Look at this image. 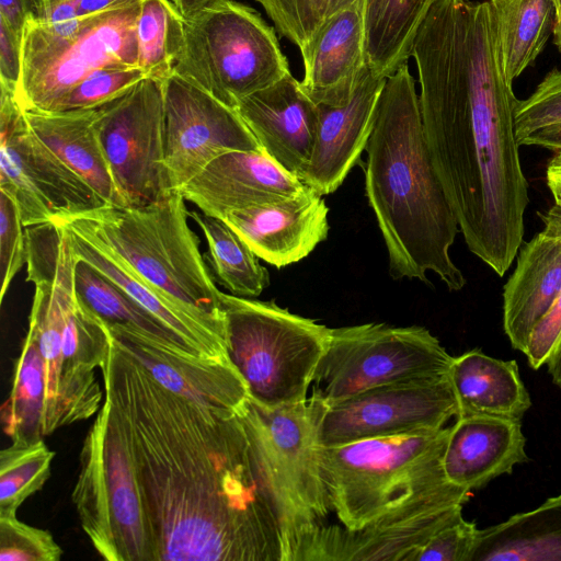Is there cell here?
I'll list each match as a JSON object with an SVG mask.
<instances>
[{
  "label": "cell",
  "instance_id": "cell-45",
  "mask_svg": "<svg viewBox=\"0 0 561 561\" xmlns=\"http://www.w3.org/2000/svg\"><path fill=\"white\" fill-rule=\"evenodd\" d=\"M82 19L79 15V0H53L46 4L43 19L38 22L57 35L69 36L78 31Z\"/></svg>",
  "mask_w": 561,
  "mask_h": 561
},
{
  "label": "cell",
  "instance_id": "cell-28",
  "mask_svg": "<svg viewBox=\"0 0 561 561\" xmlns=\"http://www.w3.org/2000/svg\"><path fill=\"white\" fill-rule=\"evenodd\" d=\"M68 229V228H67ZM75 255L111 279L128 296L176 333L202 358H226L227 343L160 295L119 259L68 229Z\"/></svg>",
  "mask_w": 561,
  "mask_h": 561
},
{
  "label": "cell",
  "instance_id": "cell-11",
  "mask_svg": "<svg viewBox=\"0 0 561 561\" xmlns=\"http://www.w3.org/2000/svg\"><path fill=\"white\" fill-rule=\"evenodd\" d=\"M451 360L423 327L368 322L334 328L311 396L329 405L388 383L448 374Z\"/></svg>",
  "mask_w": 561,
  "mask_h": 561
},
{
  "label": "cell",
  "instance_id": "cell-34",
  "mask_svg": "<svg viewBox=\"0 0 561 561\" xmlns=\"http://www.w3.org/2000/svg\"><path fill=\"white\" fill-rule=\"evenodd\" d=\"M45 404L44 362L28 331L14 363L11 391L0 409L3 432L12 443H32L45 437Z\"/></svg>",
  "mask_w": 561,
  "mask_h": 561
},
{
  "label": "cell",
  "instance_id": "cell-20",
  "mask_svg": "<svg viewBox=\"0 0 561 561\" xmlns=\"http://www.w3.org/2000/svg\"><path fill=\"white\" fill-rule=\"evenodd\" d=\"M261 148L304 180L316 138L318 105L291 73L236 106Z\"/></svg>",
  "mask_w": 561,
  "mask_h": 561
},
{
  "label": "cell",
  "instance_id": "cell-47",
  "mask_svg": "<svg viewBox=\"0 0 561 561\" xmlns=\"http://www.w3.org/2000/svg\"><path fill=\"white\" fill-rule=\"evenodd\" d=\"M547 165V185L554 199V205L561 208V148Z\"/></svg>",
  "mask_w": 561,
  "mask_h": 561
},
{
  "label": "cell",
  "instance_id": "cell-22",
  "mask_svg": "<svg viewBox=\"0 0 561 561\" xmlns=\"http://www.w3.org/2000/svg\"><path fill=\"white\" fill-rule=\"evenodd\" d=\"M543 228L524 244L503 290V328L524 352L536 323L561 291V208L538 213Z\"/></svg>",
  "mask_w": 561,
  "mask_h": 561
},
{
  "label": "cell",
  "instance_id": "cell-40",
  "mask_svg": "<svg viewBox=\"0 0 561 561\" xmlns=\"http://www.w3.org/2000/svg\"><path fill=\"white\" fill-rule=\"evenodd\" d=\"M62 549L53 535L16 515L0 516V561H59Z\"/></svg>",
  "mask_w": 561,
  "mask_h": 561
},
{
  "label": "cell",
  "instance_id": "cell-13",
  "mask_svg": "<svg viewBox=\"0 0 561 561\" xmlns=\"http://www.w3.org/2000/svg\"><path fill=\"white\" fill-rule=\"evenodd\" d=\"M95 130L124 207L172 191L165 167L163 81L146 77L96 110Z\"/></svg>",
  "mask_w": 561,
  "mask_h": 561
},
{
  "label": "cell",
  "instance_id": "cell-37",
  "mask_svg": "<svg viewBox=\"0 0 561 561\" xmlns=\"http://www.w3.org/2000/svg\"><path fill=\"white\" fill-rule=\"evenodd\" d=\"M265 10L277 34L300 51L309 46L331 19V0H255Z\"/></svg>",
  "mask_w": 561,
  "mask_h": 561
},
{
  "label": "cell",
  "instance_id": "cell-17",
  "mask_svg": "<svg viewBox=\"0 0 561 561\" xmlns=\"http://www.w3.org/2000/svg\"><path fill=\"white\" fill-rule=\"evenodd\" d=\"M307 185L263 149L226 152L209 162L179 192L202 213L224 218L301 193Z\"/></svg>",
  "mask_w": 561,
  "mask_h": 561
},
{
  "label": "cell",
  "instance_id": "cell-25",
  "mask_svg": "<svg viewBox=\"0 0 561 561\" xmlns=\"http://www.w3.org/2000/svg\"><path fill=\"white\" fill-rule=\"evenodd\" d=\"M26 280L34 284L35 291L30 313L28 331L39 348L46 379V404L44 435L84 421L94 413L80 399L67 373L62 354V318L56 290L46 271L27 259Z\"/></svg>",
  "mask_w": 561,
  "mask_h": 561
},
{
  "label": "cell",
  "instance_id": "cell-41",
  "mask_svg": "<svg viewBox=\"0 0 561 561\" xmlns=\"http://www.w3.org/2000/svg\"><path fill=\"white\" fill-rule=\"evenodd\" d=\"M26 263V237L21 211L15 197L0 188V300L16 273Z\"/></svg>",
  "mask_w": 561,
  "mask_h": 561
},
{
  "label": "cell",
  "instance_id": "cell-16",
  "mask_svg": "<svg viewBox=\"0 0 561 561\" xmlns=\"http://www.w3.org/2000/svg\"><path fill=\"white\" fill-rule=\"evenodd\" d=\"M165 167L172 191H180L217 157L261 150L236 108L173 71L163 81Z\"/></svg>",
  "mask_w": 561,
  "mask_h": 561
},
{
  "label": "cell",
  "instance_id": "cell-4",
  "mask_svg": "<svg viewBox=\"0 0 561 561\" xmlns=\"http://www.w3.org/2000/svg\"><path fill=\"white\" fill-rule=\"evenodd\" d=\"M188 218L185 198L173 191L145 206L106 205L58 224L111 252L156 291L226 341L222 291L202 256L199 238Z\"/></svg>",
  "mask_w": 561,
  "mask_h": 561
},
{
  "label": "cell",
  "instance_id": "cell-52",
  "mask_svg": "<svg viewBox=\"0 0 561 561\" xmlns=\"http://www.w3.org/2000/svg\"><path fill=\"white\" fill-rule=\"evenodd\" d=\"M547 144L553 150L561 148V126L549 129L546 134Z\"/></svg>",
  "mask_w": 561,
  "mask_h": 561
},
{
  "label": "cell",
  "instance_id": "cell-32",
  "mask_svg": "<svg viewBox=\"0 0 561 561\" xmlns=\"http://www.w3.org/2000/svg\"><path fill=\"white\" fill-rule=\"evenodd\" d=\"M75 289L80 304L99 318L108 330L146 332L196 355L176 333L111 279L80 259L75 267Z\"/></svg>",
  "mask_w": 561,
  "mask_h": 561
},
{
  "label": "cell",
  "instance_id": "cell-18",
  "mask_svg": "<svg viewBox=\"0 0 561 561\" xmlns=\"http://www.w3.org/2000/svg\"><path fill=\"white\" fill-rule=\"evenodd\" d=\"M164 388L207 407L238 411L249 399L247 383L226 358H201L141 331L108 330Z\"/></svg>",
  "mask_w": 561,
  "mask_h": 561
},
{
  "label": "cell",
  "instance_id": "cell-49",
  "mask_svg": "<svg viewBox=\"0 0 561 561\" xmlns=\"http://www.w3.org/2000/svg\"><path fill=\"white\" fill-rule=\"evenodd\" d=\"M184 19L229 0H171Z\"/></svg>",
  "mask_w": 561,
  "mask_h": 561
},
{
  "label": "cell",
  "instance_id": "cell-19",
  "mask_svg": "<svg viewBox=\"0 0 561 561\" xmlns=\"http://www.w3.org/2000/svg\"><path fill=\"white\" fill-rule=\"evenodd\" d=\"M328 214L322 196L307 186L293 197L233 210L222 219L260 260L280 268L305 259L328 238Z\"/></svg>",
  "mask_w": 561,
  "mask_h": 561
},
{
  "label": "cell",
  "instance_id": "cell-29",
  "mask_svg": "<svg viewBox=\"0 0 561 561\" xmlns=\"http://www.w3.org/2000/svg\"><path fill=\"white\" fill-rule=\"evenodd\" d=\"M469 561H561V499L479 529Z\"/></svg>",
  "mask_w": 561,
  "mask_h": 561
},
{
  "label": "cell",
  "instance_id": "cell-48",
  "mask_svg": "<svg viewBox=\"0 0 561 561\" xmlns=\"http://www.w3.org/2000/svg\"><path fill=\"white\" fill-rule=\"evenodd\" d=\"M131 1L135 0H79V15L80 18L90 16Z\"/></svg>",
  "mask_w": 561,
  "mask_h": 561
},
{
  "label": "cell",
  "instance_id": "cell-46",
  "mask_svg": "<svg viewBox=\"0 0 561 561\" xmlns=\"http://www.w3.org/2000/svg\"><path fill=\"white\" fill-rule=\"evenodd\" d=\"M45 7L44 0H0V19L23 37L27 21H41Z\"/></svg>",
  "mask_w": 561,
  "mask_h": 561
},
{
  "label": "cell",
  "instance_id": "cell-30",
  "mask_svg": "<svg viewBox=\"0 0 561 561\" xmlns=\"http://www.w3.org/2000/svg\"><path fill=\"white\" fill-rule=\"evenodd\" d=\"M436 0H360L368 68L387 78L412 57L417 31Z\"/></svg>",
  "mask_w": 561,
  "mask_h": 561
},
{
  "label": "cell",
  "instance_id": "cell-15",
  "mask_svg": "<svg viewBox=\"0 0 561 561\" xmlns=\"http://www.w3.org/2000/svg\"><path fill=\"white\" fill-rule=\"evenodd\" d=\"M448 374L376 387L327 405L319 425L322 447L389 435L433 431L457 417Z\"/></svg>",
  "mask_w": 561,
  "mask_h": 561
},
{
  "label": "cell",
  "instance_id": "cell-5",
  "mask_svg": "<svg viewBox=\"0 0 561 561\" xmlns=\"http://www.w3.org/2000/svg\"><path fill=\"white\" fill-rule=\"evenodd\" d=\"M449 427L320 446L322 478L341 525L359 529L450 483L443 470Z\"/></svg>",
  "mask_w": 561,
  "mask_h": 561
},
{
  "label": "cell",
  "instance_id": "cell-54",
  "mask_svg": "<svg viewBox=\"0 0 561 561\" xmlns=\"http://www.w3.org/2000/svg\"><path fill=\"white\" fill-rule=\"evenodd\" d=\"M558 497H559V499H561V494H560V495H558Z\"/></svg>",
  "mask_w": 561,
  "mask_h": 561
},
{
  "label": "cell",
  "instance_id": "cell-23",
  "mask_svg": "<svg viewBox=\"0 0 561 561\" xmlns=\"http://www.w3.org/2000/svg\"><path fill=\"white\" fill-rule=\"evenodd\" d=\"M300 55L305 93L316 104H347L369 71L360 0L331 16Z\"/></svg>",
  "mask_w": 561,
  "mask_h": 561
},
{
  "label": "cell",
  "instance_id": "cell-50",
  "mask_svg": "<svg viewBox=\"0 0 561 561\" xmlns=\"http://www.w3.org/2000/svg\"><path fill=\"white\" fill-rule=\"evenodd\" d=\"M546 365L553 383L561 388V339L553 348Z\"/></svg>",
  "mask_w": 561,
  "mask_h": 561
},
{
  "label": "cell",
  "instance_id": "cell-2",
  "mask_svg": "<svg viewBox=\"0 0 561 561\" xmlns=\"http://www.w3.org/2000/svg\"><path fill=\"white\" fill-rule=\"evenodd\" d=\"M424 136L469 249L503 276L529 203L507 80L489 1L436 0L413 46Z\"/></svg>",
  "mask_w": 561,
  "mask_h": 561
},
{
  "label": "cell",
  "instance_id": "cell-51",
  "mask_svg": "<svg viewBox=\"0 0 561 561\" xmlns=\"http://www.w3.org/2000/svg\"><path fill=\"white\" fill-rule=\"evenodd\" d=\"M554 2V24L553 36L554 43L561 51V0H553Z\"/></svg>",
  "mask_w": 561,
  "mask_h": 561
},
{
  "label": "cell",
  "instance_id": "cell-3",
  "mask_svg": "<svg viewBox=\"0 0 561 561\" xmlns=\"http://www.w3.org/2000/svg\"><path fill=\"white\" fill-rule=\"evenodd\" d=\"M365 151V194L391 278L431 284L432 272L450 291L462 289L466 278L449 253L459 226L430 157L408 64L386 78Z\"/></svg>",
  "mask_w": 561,
  "mask_h": 561
},
{
  "label": "cell",
  "instance_id": "cell-53",
  "mask_svg": "<svg viewBox=\"0 0 561 561\" xmlns=\"http://www.w3.org/2000/svg\"><path fill=\"white\" fill-rule=\"evenodd\" d=\"M50 1H53V0H44L45 4H47V3H48V2H50Z\"/></svg>",
  "mask_w": 561,
  "mask_h": 561
},
{
  "label": "cell",
  "instance_id": "cell-33",
  "mask_svg": "<svg viewBox=\"0 0 561 561\" xmlns=\"http://www.w3.org/2000/svg\"><path fill=\"white\" fill-rule=\"evenodd\" d=\"M202 229L214 279L232 295L254 298L270 285L268 271L242 238L221 218L190 211Z\"/></svg>",
  "mask_w": 561,
  "mask_h": 561
},
{
  "label": "cell",
  "instance_id": "cell-39",
  "mask_svg": "<svg viewBox=\"0 0 561 561\" xmlns=\"http://www.w3.org/2000/svg\"><path fill=\"white\" fill-rule=\"evenodd\" d=\"M515 133L522 146L530 135L561 126V71L551 70L526 100L515 108Z\"/></svg>",
  "mask_w": 561,
  "mask_h": 561
},
{
  "label": "cell",
  "instance_id": "cell-44",
  "mask_svg": "<svg viewBox=\"0 0 561 561\" xmlns=\"http://www.w3.org/2000/svg\"><path fill=\"white\" fill-rule=\"evenodd\" d=\"M22 41L23 37L0 19V84L14 94L22 73Z\"/></svg>",
  "mask_w": 561,
  "mask_h": 561
},
{
  "label": "cell",
  "instance_id": "cell-38",
  "mask_svg": "<svg viewBox=\"0 0 561 561\" xmlns=\"http://www.w3.org/2000/svg\"><path fill=\"white\" fill-rule=\"evenodd\" d=\"M146 77L139 67L101 69L75 85L50 112L99 107L121 96Z\"/></svg>",
  "mask_w": 561,
  "mask_h": 561
},
{
  "label": "cell",
  "instance_id": "cell-21",
  "mask_svg": "<svg viewBox=\"0 0 561 561\" xmlns=\"http://www.w3.org/2000/svg\"><path fill=\"white\" fill-rule=\"evenodd\" d=\"M386 78L370 70L343 106L318 105L311 158L302 182L321 196L336 191L366 149Z\"/></svg>",
  "mask_w": 561,
  "mask_h": 561
},
{
  "label": "cell",
  "instance_id": "cell-42",
  "mask_svg": "<svg viewBox=\"0 0 561 561\" xmlns=\"http://www.w3.org/2000/svg\"><path fill=\"white\" fill-rule=\"evenodd\" d=\"M479 529L462 516L435 533L413 561H469Z\"/></svg>",
  "mask_w": 561,
  "mask_h": 561
},
{
  "label": "cell",
  "instance_id": "cell-6",
  "mask_svg": "<svg viewBox=\"0 0 561 561\" xmlns=\"http://www.w3.org/2000/svg\"><path fill=\"white\" fill-rule=\"evenodd\" d=\"M327 404L319 399L266 409L249 399L240 409L255 461L276 514L283 561H296L305 540L332 512L322 478L319 425Z\"/></svg>",
  "mask_w": 561,
  "mask_h": 561
},
{
  "label": "cell",
  "instance_id": "cell-14",
  "mask_svg": "<svg viewBox=\"0 0 561 561\" xmlns=\"http://www.w3.org/2000/svg\"><path fill=\"white\" fill-rule=\"evenodd\" d=\"M470 492L448 483L359 529L324 524L305 540L296 561H413L435 533L462 516Z\"/></svg>",
  "mask_w": 561,
  "mask_h": 561
},
{
  "label": "cell",
  "instance_id": "cell-31",
  "mask_svg": "<svg viewBox=\"0 0 561 561\" xmlns=\"http://www.w3.org/2000/svg\"><path fill=\"white\" fill-rule=\"evenodd\" d=\"M492 9L502 64L513 83L542 51L553 31V0H488Z\"/></svg>",
  "mask_w": 561,
  "mask_h": 561
},
{
  "label": "cell",
  "instance_id": "cell-10",
  "mask_svg": "<svg viewBox=\"0 0 561 561\" xmlns=\"http://www.w3.org/2000/svg\"><path fill=\"white\" fill-rule=\"evenodd\" d=\"M71 500L93 548L107 561H148L137 485L119 422L104 399L84 437Z\"/></svg>",
  "mask_w": 561,
  "mask_h": 561
},
{
  "label": "cell",
  "instance_id": "cell-43",
  "mask_svg": "<svg viewBox=\"0 0 561 561\" xmlns=\"http://www.w3.org/2000/svg\"><path fill=\"white\" fill-rule=\"evenodd\" d=\"M561 339V291L530 332L524 354L531 368L539 369Z\"/></svg>",
  "mask_w": 561,
  "mask_h": 561
},
{
  "label": "cell",
  "instance_id": "cell-24",
  "mask_svg": "<svg viewBox=\"0 0 561 561\" xmlns=\"http://www.w3.org/2000/svg\"><path fill=\"white\" fill-rule=\"evenodd\" d=\"M520 421L471 415L457 417L449 427L443 455L446 479L472 491L511 473L528 460Z\"/></svg>",
  "mask_w": 561,
  "mask_h": 561
},
{
  "label": "cell",
  "instance_id": "cell-26",
  "mask_svg": "<svg viewBox=\"0 0 561 561\" xmlns=\"http://www.w3.org/2000/svg\"><path fill=\"white\" fill-rule=\"evenodd\" d=\"M448 376L457 401V417L482 415L520 421L531 405L515 360L471 350L453 357Z\"/></svg>",
  "mask_w": 561,
  "mask_h": 561
},
{
  "label": "cell",
  "instance_id": "cell-12",
  "mask_svg": "<svg viewBox=\"0 0 561 561\" xmlns=\"http://www.w3.org/2000/svg\"><path fill=\"white\" fill-rule=\"evenodd\" d=\"M0 188L15 197L24 227L62 222L107 205L34 134L14 92L2 84Z\"/></svg>",
  "mask_w": 561,
  "mask_h": 561
},
{
  "label": "cell",
  "instance_id": "cell-27",
  "mask_svg": "<svg viewBox=\"0 0 561 561\" xmlns=\"http://www.w3.org/2000/svg\"><path fill=\"white\" fill-rule=\"evenodd\" d=\"M98 107L65 112L24 111L30 128L105 202L123 206L96 130Z\"/></svg>",
  "mask_w": 561,
  "mask_h": 561
},
{
  "label": "cell",
  "instance_id": "cell-1",
  "mask_svg": "<svg viewBox=\"0 0 561 561\" xmlns=\"http://www.w3.org/2000/svg\"><path fill=\"white\" fill-rule=\"evenodd\" d=\"M101 373L125 437L148 561H283L240 410L164 388L114 336Z\"/></svg>",
  "mask_w": 561,
  "mask_h": 561
},
{
  "label": "cell",
  "instance_id": "cell-9",
  "mask_svg": "<svg viewBox=\"0 0 561 561\" xmlns=\"http://www.w3.org/2000/svg\"><path fill=\"white\" fill-rule=\"evenodd\" d=\"M141 0L82 19L77 32L57 35L27 21L15 99L23 111L50 112L75 85L104 68L138 67L136 21Z\"/></svg>",
  "mask_w": 561,
  "mask_h": 561
},
{
  "label": "cell",
  "instance_id": "cell-36",
  "mask_svg": "<svg viewBox=\"0 0 561 561\" xmlns=\"http://www.w3.org/2000/svg\"><path fill=\"white\" fill-rule=\"evenodd\" d=\"M54 457L44 438L12 443L0 451V516L16 515L20 506L42 490Z\"/></svg>",
  "mask_w": 561,
  "mask_h": 561
},
{
  "label": "cell",
  "instance_id": "cell-7",
  "mask_svg": "<svg viewBox=\"0 0 561 561\" xmlns=\"http://www.w3.org/2000/svg\"><path fill=\"white\" fill-rule=\"evenodd\" d=\"M227 354L249 397L266 409L306 400L331 328L274 301L221 295Z\"/></svg>",
  "mask_w": 561,
  "mask_h": 561
},
{
  "label": "cell",
  "instance_id": "cell-8",
  "mask_svg": "<svg viewBox=\"0 0 561 561\" xmlns=\"http://www.w3.org/2000/svg\"><path fill=\"white\" fill-rule=\"evenodd\" d=\"M184 28L173 71L230 107L291 73L275 27L243 3H218L184 19Z\"/></svg>",
  "mask_w": 561,
  "mask_h": 561
},
{
  "label": "cell",
  "instance_id": "cell-35",
  "mask_svg": "<svg viewBox=\"0 0 561 561\" xmlns=\"http://www.w3.org/2000/svg\"><path fill=\"white\" fill-rule=\"evenodd\" d=\"M136 38L138 67L147 77L164 81L184 47V18L171 0H141Z\"/></svg>",
  "mask_w": 561,
  "mask_h": 561
}]
</instances>
